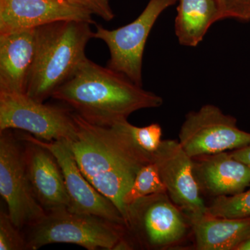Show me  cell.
Segmentation results:
<instances>
[{
	"mask_svg": "<svg viewBox=\"0 0 250 250\" xmlns=\"http://www.w3.org/2000/svg\"><path fill=\"white\" fill-rule=\"evenodd\" d=\"M73 118L76 137L67 142L77 164L90 184L116 206L126 225L127 209L123 199L140 170L154 161V155L136 144L127 120L103 126L74 111Z\"/></svg>",
	"mask_w": 250,
	"mask_h": 250,
	"instance_id": "1",
	"label": "cell"
},
{
	"mask_svg": "<svg viewBox=\"0 0 250 250\" xmlns=\"http://www.w3.org/2000/svg\"><path fill=\"white\" fill-rule=\"evenodd\" d=\"M51 98L63 103L87 121L103 126H111L127 120L135 111L159 107L163 104L159 95L88 58Z\"/></svg>",
	"mask_w": 250,
	"mask_h": 250,
	"instance_id": "2",
	"label": "cell"
},
{
	"mask_svg": "<svg viewBox=\"0 0 250 250\" xmlns=\"http://www.w3.org/2000/svg\"><path fill=\"white\" fill-rule=\"evenodd\" d=\"M90 23L67 21L36 28L35 57L26 94L44 103L75 73L87 58L85 49L94 31Z\"/></svg>",
	"mask_w": 250,
	"mask_h": 250,
	"instance_id": "3",
	"label": "cell"
},
{
	"mask_svg": "<svg viewBox=\"0 0 250 250\" xmlns=\"http://www.w3.org/2000/svg\"><path fill=\"white\" fill-rule=\"evenodd\" d=\"M27 250L52 243H70L88 250H113L128 231L126 226L96 215L74 213L67 208L47 212L28 227Z\"/></svg>",
	"mask_w": 250,
	"mask_h": 250,
	"instance_id": "4",
	"label": "cell"
},
{
	"mask_svg": "<svg viewBox=\"0 0 250 250\" xmlns=\"http://www.w3.org/2000/svg\"><path fill=\"white\" fill-rule=\"evenodd\" d=\"M126 227L135 246L146 250L170 249L192 232L190 218L167 192L143 197L129 205Z\"/></svg>",
	"mask_w": 250,
	"mask_h": 250,
	"instance_id": "5",
	"label": "cell"
},
{
	"mask_svg": "<svg viewBox=\"0 0 250 250\" xmlns=\"http://www.w3.org/2000/svg\"><path fill=\"white\" fill-rule=\"evenodd\" d=\"M22 130L42 141H70L76 137L73 111L47 104L25 93L0 92V131Z\"/></svg>",
	"mask_w": 250,
	"mask_h": 250,
	"instance_id": "6",
	"label": "cell"
},
{
	"mask_svg": "<svg viewBox=\"0 0 250 250\" xmlns=\"http://www.w3.org/2000/svg\"><path fill=\"white\" fill-rule=\"evenodd\" d=\"M0 194L11 221L20 229L38 223L46 214L31 188L22 141L11 129L0 131Z\"/></svg>",
	"mask_w": 250,
	"mask_h": 250,
	"instance_id": "7",
	"label": "cell"
},
{
	"mask_svg": "<svg viewBox=\"0 0 250 250\" xmlns=\"http://www.w3.org/2000/svg\"><path fill=\"white\" fill-rule=\"evenodd\" d=\"M177 1L149 0L134 21L113 30L97 24L93 38L104 41L109 49L108 67L143 86V52L148 36L161 13Z\"/></svg>",
	"mask_w": 250,
	"mask_h": 250,
	"instance_id": "8",
	"label": "cell"
},
{
	"mask_svg": "<svg viewBox=\"0 0 250 250\" xmlns=\"http://www.w3.org/2000/svg\"><path fill=\"white\" fill-rule=\"evenodd\" d=\"M179 143L192 158L229 152L250 144V133L238 128L234 117L207 104L188 113L181 127Z\"/></svg>",
	"mask_w": 250,
	"mask_h": 250,
	"instance_id": "9",
	"label": "cell"
},
{
	"mask_svg": "<svg viewBox=\"0 0 250 250\" xmlns=\"http://www.w3.org/2000/svg\"><path fill=\"white\" fill-rule=\"evenodd\" d=\"M49 149L60 166L69 198L68 209L74 213L96 215L126 226V221L116 206L104 196L83 175L67 141L47 142L30 134H18Z\"/></svg>",
	"mask_w": 250,
	"mask_h": 250,
	"instance_id": "10",
	"label": "cell"
},
{
	"mask_svg": "<svg viewBox=\"0 0 250 250\" xmlns=\"http://www.w3.org/2000/svg\"><path fill=\"white\" fill-rule=\"evenodd\" d=\"M166 192L171 200L190 218V221L207 213L197 183L192 158L188 155L179 141H162L154 154Z\"/></svg>",
	"mask_w": 250,
	"mask_h": 250,
	"instance_id": "11",
	"label": "cell"
},
{
	"mask_svg": "<svg viewBox=\"0 0 250 250\" xmlns=\"http://www.w3.org/2000/svg\"><path fill=\"white\" fill-rule=\"evenodd\" d=\"M89 11L62 0H0V34L59 21L95 22Z\"/></svg>",
	"mask_w": 250,
	"mask_h": 250,
	"instance_id": "12",
	"label": "cell"
},
{
	"mask_svg": "<svg viewBox=\"0 0 250 250\" xmlns=\"http://www.w3.org/2000/svg\"><path fill=\"white\" fill-rule=\"evenodd\" d=\"M18 136L24 146V162L31 188L41 207L46 213L68 208L70 198L56 158L47 148Z\"/></svg>",
	"mask_w": 250,
	"mask_h": 250,
	"instance_id": "13",
	"label": "cell"
},
{
	"mask_svg": "<svg viewBox=\"0 0 250 250\" xmlns=\"http://www.w3.org/2000/svg\"><path fill=\"white\" fill-rule=\"evenodd\" d=\"M193 168L202 192L214 197L232 195L250 186V166L229 152L193 158Z\"/></svg>",
	"mask_w": 250,
	"mask_h": 250,
	"instance_id": "14",
	"label": "cell"
},
{
	"mask_svg": "<svg viewBox=\"0 0 250 250\" xmlns=\"http://www.w3.org/2000/svg\"><path fill=\"white\" fill-rule=\"evenodd\" d=\"M36 48V28L0 34V92L26 94Z\"/></svg>",
	"mask_w": 250,
	"mask_h": 250,
	"instance_id": "15",
	"label": "cell"
},
{
	"mask_svg": "<svg viewBox=\"0 0 250 250\" xmlns=\"http://www.w3.org/2000/svg\"><path fill=\"white\" fill-rule=\"evenodd\" d=\"M191 223L197 250H237L250 236V218H223L206 213Z\"/></svg>",
	"mask_w": 250,
	"mask_h": 250,
	"instance_id": "16",
	"label": "cell"
},
{
	"mask_svg": "<svg viewBox=\"0 0 250 250\" xmlns=\"http://www.w3.org/2000/svg\"><path fill=\"white\" fill-rule=\"evenodd\" d=\"M220 20L216 0H179L174 27L179 43L196 47L210 26Z\"/></svg>",
	"mask_w": 250,
	"mask_h": 250,
	"instance_id": "17",
	"label": "cell"
},
{
	"mask_svg": "<svg viewBox=\"0 0 250 250\" xmlns=\"http://www.w3.org/2000/svg\"><path fill=\"white\" fill-rule=\"evenodd\" d=\"M161 192H167L157 164L153 161L140 170L132 185L125 194L123 202L127 209L129 205L139 199Z\"/></svg>",
	"mask_w": 250,
	"mask_h": 250,
	"instance_id": "18",
	"label": "cell"
},
{
	"mask_svg": "<svg viewBox=\"0 0 250 250\" xmlns=\"http://www.w3.org/2000/svg\"><path fill=\"white\" fill-rule=\"evenodd\" d=\"M207 213L223 218H250V187L235 195L215 197L207 206Z\"/></svg>",
	"mask_w": 250,
	"mask_h": 250,
	"instance_id": "19",
	"label": "cell"
},
{
	"mask_svg": "<svg viewBox=\"0 0 250 250\" xmlns=\"http://www.w3.org/2000/svg\"><path fill=\"white\" fill-rule=\"evenodd\" d=\"M0 250H27L25 236L11 221L9 213L0 212Z\"/></svg>",
	"mask_w": 250,
	"mask_h": 250,
	"instance_id": "20",
	"label": "cell"
},
{
	"mask_svg": "<svg viewBox=\"0 0 250 250\" xmlns=\"http://www.w3.org/2000/svg\"><path fill=\"white\" fill-rule=\"evenodd\" d=\"M129 129L136 144L145 152L154 155L162 142L160 125L153 123L144 127H138L129 123Z\"/></svg>",
	"mask_w": 250,
	"mask_h": 250,
	"instance_id": "21",
	"label": "cell"
},
{
	"mask_svg": "<svg viewBox=\"0 0 250 250\" xmlns=\"http://www.w3.org/2000/svg\"><path fill=\"white\" fill-rule=\"evenodd\" d=\"M221 20L250 21V0H216Z\"/></svg>",
	"mask_w": 250,
	"mask_h": 250,
	"instance_id": "22",
	"label": "cell"
},
{
	"mask_svg": "<svg viewBox=\"0 0 250 250\" xmlns=\"http://www.w3.org/2000/svg\"><path fill=\"white\" fill-rule=\"evenodd\" d=\"M73 4L82 6L92 14L100 16L106 21H111L115 18L109 4V0H71Z\"/></svg>",
	"mask_w": 250,
	"mask_h": 250,
	"instance_id": "23",
	"label": "cell"
},
{
	"mask_svg": "<svg viewBox=\"0 0 250 250\" xmlns=\"http://www.w3.org/2000/svg\"><path fill=\"white\" fill-rule=\"evenodd\" d=\"M230 153L235 159L250 166V144L240 149L230 151Z\"/></svg>",
	"mask_w": 250,
	"mask_h": 250,
	"instance_id": "24",
	"label": "cell"
},
{
	"mask_svg": "<svg viewBox=\"0 0 250 250\" xmlns=\"http://www.w3.org/2000/svg\"><path fill=\"white\" fill-rule=\"evenodd\" d=\"M237 250H250V236L238 247Z\"/></svg>",
	"mask_w": 250,
	"mask_h": 250,
	"instance_id": "25",
	"label": "cell"
},
{
	"mask_svg": "<svg viewBox=\"0 0 250 250\" xmlns=\"http://www.w3.org/2000/svg\"><path fill=\"white\" fill-rule=\"evenodd\" d=\"M62 1H68V2L72 3L71 0H62ZM73 4V3H72Z\"/></svg>",
	"mask_w": 250,
	"mask_h": 250,
	"instance_id": "26",
	"label": "cell"
}]
</instances>
